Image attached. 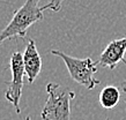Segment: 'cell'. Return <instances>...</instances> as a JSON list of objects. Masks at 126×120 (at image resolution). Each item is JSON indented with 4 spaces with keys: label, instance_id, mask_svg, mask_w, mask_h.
Returning <instances> with one entry per match:
<instances>
[{
    "label": "cell",
    "instance_id": "cell-1",
    "mask_svg": "<svg viewBox=\"0 0 126 120\" xmlns=\"http://www.w3.org/2000/svg\"><path fill=\"white\" fill-rule=\"evenodd\" d=\"M39 0H26V2L14 13L13 19L0 32V45L13 38L26 39L28 28L43 20V9L38 6Z\"/></svg>",
    "mask_w": 126,
    "mask_h": 120
},
{
    "label": "cell",
    "instance_id": "cell-2",
    "mask_svg": "<svg viewBox=\"0 0 126 120\" xmlns=\"http://www.w3.org/2000/svg\"><path fill=\"white\" fill-rule=\"evenodd\" d=\"M46 93L47 99L41 113L42 120H71V102L75 93L57 83H47Z\"/></svg>",
    "mask_w": 126,
    "mask_h": 120
},
{
    "label": "cell",
    "instance_id": "cell-3",
    "mask_svg": "<svg viewBox=\"0 0 126 120\" xmlns=\"http://www.w3.org/2000/svg\"><path fill=\"white\" fill-rule=\"evenodd\" d=\"M51 53L61 58L65 62L69 76L79 84L83 85L86 89L93 90L101 82L99 80L95 79L96 72H97V61H93L90 58L79 59L74 58L72 55L64 53L63 51L52 50Z\"/></svg>",
    "mask_w": 126,
    "mask_h": 120
},
{
    "label": "cell",
    "instance_id": "cell-4",
    "mask_svg": "<svg viewBox=\"0 0 126 120\" xmlns=\"http://www.w3.org/2000/svg\"><path fill=\"white\" fill-rule=\"evenodd\" d=\"M11 70H12V81L7 83V89L5 97L11 103L17 114L21 113L20 108V99L22 95L23 89V75L24 72V65H23V58L21 52H14L11 57Z\"/></svg>",
    "mask_w": 126,
    "mask_h": 120
},
{
    "label": "cell",
    "instance_id": "cell-5",
    "mask_svg": "<svg viewBox=\"0 0 126 120\" xmlns=\"http://www.w3.org/2000/svg\"><path fill=\"white\" fill-rule=\"evenodd\" d=\"M126 36L119 39H115L109 43L104 51L101 53L98 64L103 67H108L110 69H113L117 67L119 62L122 61L126 65Z\"/></svg>",
    "mask_w": 126,
    "mask_h": 120
},
{
    "label": "cell",
    "instance_id": "cell-6",
    "mask_svg": "<svg viewBox=\"0 0 126 120\" xmlns=\"http://www.w3.org/2000/svg\"><path fill=\"white\" fill-rule=\"evenodd\" d=\"M22 58L24 72L28 76V82L32 84L42 69V58L37 51L36 43L34 39H27V46L24 50V53L22 54Z\"/></svg>",
    "mask_w": 126,
    "mask_h": 120
},
{
    "label": "cell",
    "instance_id": "cell-7",
    "mask_svg": "<svg viewBox=\"0 0 126 120\" xmlns=\"http://www.w3.org/2000/svg\"><path fill=\"white\" fill-rule=\"evenodd\" d=\"M120 99V93L118 88H116L113 85L105 87L101 93H99V103L104 108H113L116 105L118 104Z\"/></svg>",
    "mask_w": 126,
    "mask_h": 120
},
{
    "label": "cell",
    "instance_id": "cell-8",
    "mask_svg": "<svg viewBox=\"0 0 126 120\" xmlns=\"http://www.w3.org/2000/svg\"><path fill=\"white\" fill-rule=\"evenodd\" d=\"M64 0H52L51 2L44 5L42 7L43 11L45 9H49V11H53V12H59L61 9V4H63Z\"/></svg>",
    "mask_w": 126,
    "mask_h": 120
},
{
    "label": "cell",
    "instance_id": "cell-9",
    "mask_svg": "<svg viewBox=\"0 0 126 120\" xmlns=\"http://www.w3.org/2000/svg\"><path fill=\"white\" fill-rule=\"evenodd\" d=\"M120 87H122V91L124 93V95H125V103H126V80L122 82Z\"/></svg>",
    "mask_w": 126,
    "mask_h": 120
},
{
    "label": "cell",
    "instance_id": "cell-10",
    "mask_svg": "<svg viewBox=\"0 0 126 120\" xmlns=\"http://www.w3.org/2000/svg\"><path fill=\"white\" fill-rule=\"evenodd\" d=\"M26 120H31V119H30V117H27V118H26Z\"/></svg>",
    "mask_w": 126,
    "mask_h": 120
},
{
    "label": "cell",
    "instance_id": "cell-11",
    "mask_svg": "<svg viewBox=\"0 0 126 120\" xmlns=\"http://www.w3.org/2000/svg\"><path fill=\"white\" fill-rule=\"evenodd\" d=\"M107 120H111V119H109V118H108V119H107Z\"/></svg>",
    "mask_w": 126,
    "mask_h": 120
}]
</instances>
